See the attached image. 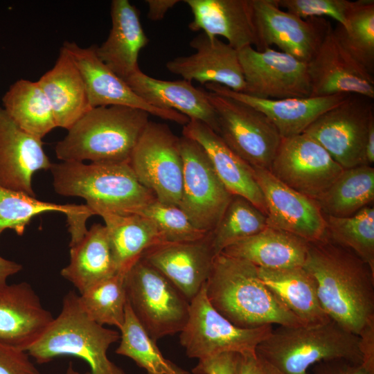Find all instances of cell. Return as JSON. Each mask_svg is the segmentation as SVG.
<instances>
[{"label": "cell", "mask_w": 374, "mask_h": 374, "mask_svg": "<svg viewBox=\"0 0 374 374\" xmlns=\"http://www.w3.org/2000/svg\"><path fill=\"white\" fill-rule=\"evenodd\" d=\"M303 266L313 276L330 320L358 336L374 323V271L353 251L326 233L308 241Z\"/></svg>", "instance_id": "6da1fadb"}, {"label": "cell", "mask_w": 374, "mask_h": 374, "mask_svg": "<svg viewBox=\"0 0 374 374\" xmlns=\"http://www.w3.org/2000/svg\"><path fill=\"white\" fill-rule=\"evenodd\" d=\"M205 290L211 305L238 328L305 326L263 283L258 267L245 260L217 254Z\"/></svg>", "instance_id": "7a4b0ae2"}, {"label": "cell", "mask_w": 374, "mask_h": 374, "mask_svg": "<svg viewBox=\"0 0 374 374\" xmlns=\"http://www.w3.org/2000/svg\"><path fill=\"white\" fill-rule=\"evenodd\" d=\"M149 116L126 106L91 108L57 143L55 155L62 161L129 162Z\"/></svg>", "instance_id": "3957f363"}, {"label": "cell", "mask_w": 374, "mask_h": 374, "mask_svg": "<svg viewBox=\"0 0 374 374\" xmlns=\"http://www.w3.org/2000/svg\"><path fill=\"white\" fill-rule=\"evenodd\" d=\"M55 191L80 197L94 215L134 214L156 199L138 180L129 162L62 161L50 169Z\"/></svg>", "instance_id": "277c9868"}, {"label": "cell", "mask_w": 374, "mask_h": 374, "mask_svg": "<svg viewBox=\"0 0 374 374\" xmlns=\"http://www.w3.org/2000/svg\"><path fill=\"white\" fill-rule=\"evenodd\" d=\"M78 296L73 291L64 296L60 313L28 354L38 364L61 356L78 357L89 365L88 374H125L107 357L109 346L120 339V332L89 318L80 307Z\"/></svg>", "instance_id": "5b68a950"}, {"label": "cell", "mask_w": 374, "mask_h": 374, "mask_svg": "<svg viewBox=\"0 0 374 374\" xmlns=\"http://www.w3.org/2000/svg\"><path fill=\"white\" fill-rule=\"evenodd\" d=\"M256 352L281 374H308L323 361H363L359 337L332 320L314 326H278Z\"/></svg>", "instance_id": "8992f818"}, {"label": "cell", "mask_w": 374, "mask_h": 374, "mask_svg": "<svg viewBox=\"0 0 374 374\" xmlns=\"http://www.w3.org/2000/svg\"><path fill=\"white\" fill-rule=\"evenodd\" d=\"M127 302L148 335L155 341L180 332L190 302L161 272L141 257L125 278Z\"/></svg>", "instance_id": "52a82bcc"}, {"label": "cell", "mask_w": 374, "mask_h": 374, "mask_svg": "<svg viewBox=\"0 0 374 374\" xmlns=\"http://www.w3.org/2000/svg\"><path fill=\"white\" fill-rule=\"evenodd\" d=\"M217 118V134L253 168L269 170L282 137L261 112L240 100L207 91Z\"/></svg>", "instance_id": "ba28073f"}, {"label": "cell", "mask_w": 374, "mask_h": 374, "mask_svg": "<svg viewBox=\"0 0 374 374\" xmlns=\"http://www.w3.org/2000/svg\"><path fill=\"white\" fill-rule=\"evenodd\" d=\"M272 330V326L251 329L234 326L211 305L204 285L190 302L188 319L179 332V342L188 357L199 360L224 353L256 352Z\"/></svg>", "instance_id": "9c48e42d"}, {"label": "cell", "mask_w": 374, "mask_h": 374, "mask_svg": "<svg viewBox=\"0 0 374 374\" xmlns=\"http://www.w3.org/2000/svg\"><path fill=\"white\" fill-rule=\"evenodd\" d=\"M374 123V99L350 94L303 132L319 143L344 169L366 165L365 146Z\"/></svg>", "instance_id": "30bf717a"}, {"label": "cell", "mask_w": 374, "mask_h": 374, "mask_svg": "<svg viewBox=\"0 0 374 374\" xmlns=\"http://www.w3.org/2000/svg\"><path fill=\"white\" fill-rule=\"evenodd\" d=\"M129 165L158 201L179 206L183 184L180 141L166 124L149 121L131 154Z\"/></svg>", "instance_id": "8fae6325"}, {"label": "cell", "mask_w": 374, "mask_h": 374, "mask_svg": "<svg viewBox=\"0 0 374 374\" xmlns=\"http://www.w3.org/2000/svg\"><path fill=\"white\" fill-rule=\"evenodd\" d=\"M183 184L179 207L197 229L208 233L217 225L233 195L217 175L204 148L179 137Z\"/></svg>", "instance_id": "7c38bea8"}, {"label": "cell", "mask_w": 374, "mask_h": 374, "mask_svg": "<svg viewBox=\"0 0 374 374\" xmlns=\"http://www.w3.org/2000/svg\"><path fill=\"white\" fill-rule=\"evenodd\" d=\"M343 170L319 143L301 133L282 138L269 171L286 186L315 200Z\"/></svg>", "instance_id": "4fadbf2b"}, {"label": "cell", "mask_w": 374, "mask_h": 374, "mask_svg": "<svg viewBox=\"0 0 374 374\" xmlns=\"http://www.w3.org/2000/svg\"><path fill=\"white\" fill-rule=\"evenodd\" d=\"M247 95L264 99L310 97L307 63L267 48L249 46L238 51Z\"/></svg>", "instance_id": "5bb4252c"}, {"label": "cell", "mask_w": 374, "mask_h": 374, "mask_svg": "<svg viewBox=\"0 0 374 374\" xmlns=\"http://www.w3.org/2000/svg\"><path fill=\"white\" fill-rule=\"evenodd\" d=\"M259 48L272 46L308 63L314 55L330 28L323 17L300 18L280 8L277 0H251Z\"/></svg>", "instance_id": "9a60e30c"}, {"label": "cell", "mask_w": 374, "mask_h": 374, "mask_svg": "<svg viewBox=\"0 0 374 374\" xmlns=\"http://www.w3.org/2000/svg\"><path fill=\"white\" fill-rule=\"evenodd\" d=\"M311 97L341 93L374 99V76L341 45L332 26L307 63Z\"/></svg>", "instance_id": "2e32d148"}, {"label": "cell", "mask_w": 374, "mask_h": 374, "mask_svg": "<svg viewBox=\"0 0 374 374\" xmlns=\"http://www.w3.org/2000/svg\"><path fill=\"white\" fill-rule=\"evenodd\" d=\"M63 46L72 56L82 77L91 108L113 105L126 106L145 111L150 115L185 125L189 118L170 109L151 106L140 98L125 80L118 77L96 54V46L80 47L75 42Z\"/></svg>", "instance_id": "e0dca14e"}, {"label": "cell", "mask_w": 374, "mask_h": 374, "mask_svg": "<svg viewBox=\"0 0 374 374\" xmlns=\"http://www.w3.org/2000/svg\"><path fill=\"white\" fill-rule=\"evenodd\" d=\"M253 170L264 196L268 226L307 241L326 235L325 217L313 199L286 186L266 169Z\"/></svg>", "instance_id": "ac0fdd59"}, {"label": "cell", "mask_w": 374, "mask_h": 374, "mask_svg": "<svg viewBox=\"0 0 374 374\" xmlns=\"http://www.w3.org/2000/svg\"><path fill=\"white\" fill-rule=\"evenodd\" d=\"M216 256L210 231L193 241L155 244L141 258L161 272L190 302L204 286Z\"/></svg>", "instance_id": "d6986e66"}, {"label": "cell", "mask_w": 374, "mask_h": 374, "mask_svg": "<svg viewBox=\"0 0 374 374\" xmlns=\"http://www.w3.org/2000/svg\"><path fill=\"white\" fill-rule=\"evenodd\" d=\"M190 45L195 53L168 61L166 66L170 72L191 82L216 83L235 91H244L245 82L237 50L204 33L194 37Z\"/></svg>", "instance_id": "ffe728a7"}, {"label": "cell", "mask_w": 374, "mask_h": 374, "mask_svg": "<svg viewBox=\"0 0 374 374\" xmlns=\"http://www.w3.org/2000/svg\"><path fill=\"white\" fill-rule=\"evenodd\" d=\"M53 319L28 283L0 287V344L27 352Z\"/></svg>", "instance_id": "44dd1931"}, {"label": "cell", "mask_w": 374, "mask_h": 374, "mask_svg": "<svg viewBox=\"0 0 374 374\" xmlns=\"http://www.w3.org/2000/svg\"><path fill=\"white\" fill-rule=\"evenodd\" d=\"M52 164L42 140L20 128L0 107V186L35 197L33 175Z\"/></svg>", "instance_id": "7402d4cb"}, {"label": "cell", "mask_w": 374, "mask_h": 374, "mask_svg": "<svg viewBox=\"0 0 374 374\" xmlns=\"http://www.w3.org/2000/svg\"><path fill=\"white\" fill-rule=\"evenodd\" d=\"M193 19L192 31L203 30L209 37L221 36L237 51L259 48L251 0H185Z\"/></svg>", "instance_id": "603a6c76"}, {"label": "cell", "mask_w": 374, "mask_h": 374, "mask_svg": "<svg viewBox=\"0 0 374 374\" xmlns=\"http://www.w3.org/2000/svg\"><path fill=\"white\" fill-rule=\"evenodd\" d=\"M205 87L208 91L233 98L261 112L274 125L282 138L303 133L319 116L350 94L273 100L235 91L216 83L206 84Z\"/></svg>", "instance_id": "cb8c5ba5"}, {"label": "cell", "mask_w": 374, "mask_h": 374, "mask_svg": "<svg viewBox=\"0 0 374 374\" xmlns=\"http://www.w3.org/2000/svg\"><path fill=\"white\" fill-rule=\"evenodd\" d=\"M182 135L197 142L205 150L226 188L244 197L266 215L262 193L253 168L232 151L220 136L205 123L190 120L183 126Z\"/></svg>", "instance_id": "d4e9b609"}, {"label": "cell", "mask_w": 374, "mask_h": 374, "mask_svg": "<svg viewBox=\"0 0 374 374\" xmlns=\"http://www.w3.org/2000/svg\"><path fill=\"white\" fill-rule=\"evenodd\" d=\"M129 87L152 107L177 111L189 120L199 121L216 133L217 118L208 93L195 87L186 80H163L144 73L141 70L125 80Z\"/></svg>", "instance_id": "484cf974"}, {"label": "cell", "mask_w": 374, "mask_h": 374, "mask_svg": "<svg viewBox=\"0 0 374 374\" xmlns=\"http://www.w3.org/2000/svg\"><path fill=\"white\" fill-rule=\"evenodd\" d=\"M112 28L107 39L96 46V54L125 80L139 71V55L149 39L141 26L138 9L128 0L111 3Z\"/></svg>", "instance_id": "4316f807"}, {"label": "cell", "mask_w": 374, "mask_h": 374, "mask_svg": "<svg viewBox=\"0 0 374 374\" xmlns=\"http://www.w3.org/2000/svg\"><path fill=\"white\" fill-rule=\"evenodd\" d=\"M37 81L50 102L57 127L68 130L91 109L81 73L64 46L53 68Z\"/></svg>", "instance_id": "83f0119b"}, {"label": "cell", "mask_w": 374, "mask_h": 374, "mask_svg": "<svg viewBox=\"0 0 374 374\" xmlns=\"http://www.w3.org/2000/svg\"><path fill=\"white\" fill-rule=\"evenodd\" d=\"M308 241L267 226L265 229L227 246L221 252L250 262L258 267L284 269L303 266Z\"/></svg>", "instance_id": "f1b7e54d"}, {"label": "cell", "mask_w": 374, "mask_h": 374, "mask_svg": "<svg viewBox=\"0 0 374 374\" xmlns=\"http://www.w3.org/2000/svg\"><path fill=\"white\" fill-rule=\"evenodd\" d=\"M258 270L263 283L305 326L330 320L319 301L315 280L303 266Z\"/></svg>", "instance_id": "f546056e"}, {"label": "cell", "mask_w": 374, "mask_h": 374, "mask_svg": "<svg viewBox=\"0 0 374 374\" xmlns=\"http://www.w3.org/2000/svg\"><path fill=\"white\" fill-rule=\"evenodd\" d=\"M118 271L106 227L97 223L78 243L70 247L69 262L60 274L81 294Z\"/></svg>", "instance_id": "4dcf8cb0"}, {"label": "cell", "mask_w": 374, "mask_h": 374, "mask_svg": "<svg viewBox=\"0 0 374 374\" xmlns=\"http://www.w3.org/2000/svg\"><path fill=\"white\" fill-rule=\"evenodd\" d=\"M118 271H127L150 247L163 242L155 224L138 214L103 213Z\"/></svg>", "instance_id": "1f68e13d"}, {"label": "cell", "mask_w": 374, "mask_h": 374, "mask_svg": "<svg viewBox=\"0 0 374 374\" xmlns=\"http://www.w3.org/2000/svg\"><path fill=\"white\" fill-rule=\"evenodd\" d=\"M3 108L27 133L42 139L57 127L50 102L38 81L20 79L2 97Z\"/></svg>", "instance_id": "d6a6232c"}, {"label": "cell", "mask_w": 374, "mask_h": 374, "mask_svg": "<svg viewBox=\"0 0 374 374\" xmlns=\"http://www.w3.org/2000/svg\"><path fill=\"white\" fill-rule=\"evenodd\" d=\"M374 168L368 165L344 169L338 178L314 200L324 215L351 216L373 203Z\"/></svg>", "instance_id": "836d02e7"}, {"label": "cell", "mask_w": 374, "mask_h": 374, "mask_svg": "<svg viewBox=\"0 0 374 374\" xmlns=\"http://www.w3.org/2000/svg\"><path fill=\"white\" fill-rule=\"evenodd\" d=\"M48 211L66 215L69 225L85 223L93 213L86 204H57L40 201L22 192L0 186V235L6 229L22 235L31 219Z\"/></svg>", "instance_id": "e575fe53"}, {"label": "cell", "mask_w": 374, "mask_h": 374, "mask_svg": "<svg viewBox=\"0 0 374 374\" xmlns=\"http://www.w3.org/2000/svg\"><path fill=\"white\" fill-rule=\"evenodd\" d=\"M120 330L118 355L132 359L147 374H192L165 358L126 303L125 320Z\"/></svg>", "instance_id": "d590c367"}, {"label": "cell", "mask_w": 374, "mask_h": 374, "mask_svg": "<svg viewBox=\"0 0 374 374\" xmlns=\"http://www.w3.org/2000/svg\"><path fill=\"white\" fill-rule=\"evenodd\" d=\"M127 271H119L79 295L80 307L97 323L113 326L119 330L122 327L127 303Z\"/></svg>", "instance_id": "8d00e7d4"}, {"label": "cell", "mask_w": 374, "mask_h": 374, "mask_svg": "<svg viewBox=\"0 0 374 374\" xmlns=\"http://www.w3.org/2000/svg\"><path fill=\"white\" fill-rule=\"evenodd\" d=\"M333 30L341 45L373 75L374 1H355L346 26L337 24Z\"/></svg>", "instance_id": "74e56055"}, {"label": "cell", "mask_w": 374, "mask_h": 374, "mask_svg": "<svg viewBox=\"0 0 374 374\" xmlns=\"http://www.w3.org/2000/svg\"><path fill=\"white\" fill-rule=\"evenodd\" d=\"M324 217L327 235L350 249L374 271L373 204L349 217Z\"/></svg>", "instance_id": "f35d334b"}, {"label": "cell", "mask_w": 374, "mask_h": 374, "mask_svg": "<svg viewBox=\"0 0 374 374\" xmlns=\"http://www.w3.org/2000/svg\"><path fill=\"white\" fill-rule=\"evenodd\" d=\"M267 226V215L263 212L244 197L233 195L217 225L211 231L215 254Z\"/></svg>", "instance_id": "ab89813d"}, {"label": "cell", "mask_w": 374, "mask_h": 374, "mask_svg": "<svg viewBox=\"0 0 374 374\" xmlns=\"http://www.w3.org/2000/svg\"><path fill=\"white\" fill-rule=\"evenodd\" d=\"M134 214L150 219L157 226L163 242L193 241L207 233L195 227L178 206L162 203L157 199Z\"/></svg>", "instance_id": "60d3db41"}, {"label": "cell", "mask_w": 374, "mask_h": 374, "mask_svg": "<svg viewBox=\"0 0 374 374\" xmlns=\"http://www.w3.org/2000/svg\"><path fill=\"white\" fill-rule=\"evenodd\" d=\"M355 1L348 0H277L280 8L302 19L329 17L346 26Z\"/></svg>", "instance_id": "b9f144b4"}, {"label": "cell", "mask_w": 374, "mask_h": 374, "mask_svg": "<svg viewBox=\"0 0 374 374\" xmlns=\"http://www.w3.org/2000/svg\"><path fill=\"white\" fill-rule=\"evenodd\" d=\"M0 374H43L26 351L0 344Z\"/></svg>", "instance_id": "7bdbcfd3"}, {"label": "cell", "mask_w": 374, "mask_h": 374, "mask_svg": "<svg viewBox=\"0 0 374 374\" xmlns=\"http://www.w3.org/2000/svg\"><path fill=\"white\" fill-rule=\"evenodd\" d=\"M238 353H224L198 360L192 374H237Z\"/></svg>", "instance_id": "ee69618b"}, {"label": "cell", "mask_w": 374, "mask_h": 374, "mask_svg": "<svg viewBox=\"0 0 374 374\" xmlns=\"http://www.w3.org/2000/svg\"><path fill=\"white\" fill-rule=\"evenodd\" d=\"M308 374H374V371L362 363L337 359L315 364L308 370Z\"/></svg>", "instance_id": "f6af8a7d"}, {"label": "cell", "mask_w": 374, "mask_h": 374, "mask_svg": "<svg viewBox=\"0 0 374 374\" xmlns=\"http://www.w3.org/2000/svg\"><path fill=\"white\" fill-rule=\"evenodd\" d=\"M237 374H281L256 352L239 354Z\"/></svg>", "instance_id": "bcb514c9"}, {"label": "cell", "mask_w": 374, "mask_h": 374, "mask_svg": "<svg viewBox=\"0 0 374 374\" xmlns=\"http://www.w3.org/2000/svg\"><path fill=\"white\" fill-rule=\"evenodd\" d=\"M362 364L374 371V323L366 327L359 335Z\"/></svg>", "instance_id": "7dc6e473"}, {"label": "cell", "mask_w": 374, "mask_h": 374, "mask_svg": "<svg viewBox=\"0 0 374 374\" xmlns=\"http://www.w3.org/2000/svg\"><path fill=\"white\" fill-rule=\"evenodd\" d=\"M148 11L147 17L151 21L161 20L166 12L176 4L181 2L179 0H146Z\"/></svg>", "instance_id": "c3c4849f"}, {"label": "cell", "mask_w": 374, "mask_h": 374, "mask_svg": "<svg viewBox=\"0 0 374 374\" xmlns=\"http://www.w3.org/2000/svg\"><path fill=\"white\" fill-rule=\"evenodd\" d=\"M21 269V265L0 256V287L8 284V278Z\"/></svg>", "instance_id": "681fc988"}, {"label": "cell", "mask_w": 374, "mask_h": 374, "mask_svg": "<svg viewBox=\"0 0 374 374\" xmlns=\"http://www.w3.org/2000/svg\"><path fill=\"white\" fill-rule=\"evenodd\" d=\"M366 164L373 166L374 163V123L370 126L365 146Z\"/></svg>", "instance_id": "f907efd6"}, {"label": "cell", "mask_w": 374, "mask_h": 374, "mask_svg": "<svg viewBox=\"0 0 374 374\" xmlns=\"http://www.w3.org/2000/svg\"><path fill=\"white\" fill-rule=\"evenodd\" d=\"M66 374H82V373H80V372L77 371L74 368L72 362H70L69 364L68 367H67ZM83 374H88V373H83Z\"/></svg>", "instance_id": "816d5d0a"}]
</instances>
